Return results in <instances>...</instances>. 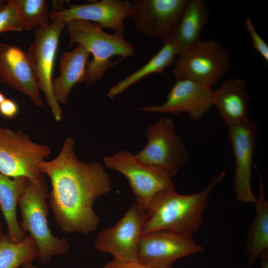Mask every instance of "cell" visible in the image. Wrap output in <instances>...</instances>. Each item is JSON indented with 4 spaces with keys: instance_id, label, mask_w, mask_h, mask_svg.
Returning a JSON list of instances; mask_svg holds the SVG:
<instances>
[{
    "instance_id": "cell-1",
    "label": "cell",
    "mask_w": 268,
    "mask_h": 268,
    "mask_svg": "<svg viewBox=\"0 0 268 268\" xmlns=\"http://www.w3.org/2000/svg\"><path fill=\"white\" fill-rule=\"evenodd\" d=\"M74 145V139L67 138L59 155L42 161L40 167L51 180L49 204L61 229L66 233L88 235L96 229L100 221L93 204L111 191V181L100 162L78 160Z\"/></svg>"
},
{
    "instance_id": "cell-2",
    "label": "cell",
    "mask_w": 268,
    "mask_h": 268,
    "mask_svg": "<svg viewBox=\"0 0 268 268\" xmlns=\"http://www.w3.org/2000/svg\"><path fill=\"white\" fill-rule=\"evenodd\" d=\"M225 176L221 171L215 175L201 191L180 195L176 191L160 197L146 211L142 233L164 230L192 235L203 223V213L209 196Z\"/></svg>"
},
{
    "instance_id": "cell-3",
    "label": "cell",
    "mask_w": 268,
    "mask_h": 268,
    "mask_svg": "<svg viewBox=\"0 0 268 268\" xmlns=\"http://www.w3.org/2000/svg\"><path fill=\"white\" fill-rule=\"evenodd\" d=\"M48 190L43 174L34 180L27 179L18 204L22 217L20 227L30 233L38 250L37 259L44 264L50 263L54 256L67 254L70 249L66 238L54 236L50 229Z\"/></svg>"
},
{
    "instance_id": "cell-4",
    "label": "cell",
    "mask_w": 268,
    "mask_h": 268,
    "mask_svg": "<svg viewBox=\"0 0 268 268\" xmlns=\"http://www.w3.org/2000/svg\"><path fill=\"white\" fill-rule=\"evenodd\" d=\"M65 26L69 38L68 47L78 43L93 56L86 64L85 81L88 87L99 81L117 63L110 59L112 57L118 56L122 60L135 54L133 45L124 35L107 33L93 22L72 20L67 22Z\"/></svg>"
},
{
    "instance_id": "cell-5",
    "label": "cell",
    "mask_w": 268,
    "mask_h": 268,
    "mask_svg": "<svg viewBox=\"0 0 268 268\" xmlns=\"http://www.w3.org/2000/svg\"><path fill=\"white\" fill-rule=\"evenodd\" d=\"M145 134L147 144L136 154L144 164L172 178L189 161L190 154L171 119L160 118L148 127Z\"/></svg>"
},
{
    "instance_id": "cell-6",
    "label": "cell",
    "mask_w": 268,
    "mask_h": 268,
    "mask_svg": "<svg viewBox=\"0 0 268 268\" xmlns=\"http://www.w3.org/2000/svg\"><path fill=\"white\" fill-rule=\"evenodd\" d=\"M105 166L124 175L129 180L136 203L147 211L163 195L175 190L172 178L149 167L136 154L121 151L103 158Z\"/></svg>"
},
{
    "instance_id": "cell-7",
    "label": "cell",
    "mask_w": 268,
    "mask_h": 268,
    "mask_svg": "<svg viewBox=\"0 0 268 268\" xmlns=\"http://www.w3.org/2000/svg\"><path fill=\"white\" fill-rule=\"evenodd\" d=\"M49 146L33 142L19 131L0 128V173L31 180L42 173L40 164L51 154Z\"/></svg>"
},
{
    "instance_id": "cell-8",
    "label": "cell",
    "mask_w": 268,
    "mask_h": 268,
    "mask_svg": "<svg viewBox=\"0 0 268 268\" xmlns=\"http://www.w3.org/2000/svg\"><path fill=\"white\" fill-rule=\"evenodd\" d=\"M229 55L215 40H201L175 61L172 74L177 80L189 79L210 86L229 67Z\"/></svg>"
},
{
    "instance_id": "cell-9",
    "label": "cell",
    "mask_w": 268,
    "mask_h": 268,
    "mask_svg": "<svg viewBox=\"0 0 268 268\" xmlns=\"http://www.w3.org/2000/svg\"><path fill=\"white\" fill-rule=\"evenodd\" d=\"M65 27V23L54 21L46 27L35 28L33 40L27 52L39 88L57 121L61 120L63 112L54 95L52 77L60 38Z\"/></svg>"
},
{
    "instance_id": "cell-10",
    "label": "cell",
    "mask_w": 268,
    "mask_h": 268,
    "mask_svg": "<svg viewBox=\"0 0 268 268\" xmlns=\"http://www.w3.org/2000/svg\"><path fill=\"white\" fill-rule=\"evenodd\" d=\"M146 211L136 203L113 226L99 232L95 242V249L112 254L122 262H137L140 237Z\"/></svg>"
},
{
    "instance_id": "cell-11",
    "label": "cell",
    "mask_w": 268,
    "mask_h": 268,
    "mask_svg": "<svg viewBox=\"0 0 268 268\" xmlns=\"http://www.w3.org/2000/svg\"><path fill=\"white\" fill-rule=\"evenodd\" d=\"M192 235L155 230L142 233L138 261L157 268H170L178 260L203 251Z\"/></svg>"
},
{
    "instance_id": "cell-12",
    "label": "cell",
    "mask_w": 268,
    "mask_h": 268,
    "mask_svg": "<svg viewBox=\"0 0 268 268\" xmlns=\"http://www.w3.org/2000/svg\"><path fill=\"white\" fill-rule=\"evenodd\" d=\"M228 128V136L235 158L233 178L236 199L243 203L255 204L257 198L251 189L253 157L260 132L257 123L249 118L246 121Z\"/></svg>"
},
{
    "instance_id": "cell-13",
    "label": "cell",
    "mask_w": 268,
    "mask_h": 268,
    "mask_svg": "<svg viewBox=\"0 0 268 268\" xmlns=\"http://www.w3.org/2000/svg\"><path fill=\"white\" fill-rule=\"evenodd\" d=\"M189 0H133L131 15L136 29L146 36L167 40Z\"/></svg>"
},
{
    "instance_id": "cell-14",
    "label": "cell",
    "mask_w": 268,
    "mask_h": 268,
    "mask_svg": "<svg viewBox=\"0 0 268 268\" xmlns=\"http://www.w3.org/2000/svg\"><path fill=\"white\" fill-rule=\"evenodd\" d=\"M213 91L211 87L189 80H177L161 105H148L140 110L153 113L172 115L184 112L193 121L201 119L212 105Z\"/></svg>"
},
{
    "instance_id": "cell-15",
    "label": "cell",
    "mask_w": 268,
    "mask_h": 268,
    "mask_svg": "<svg viewBox=\"0 0 268 268\" xmlns=\"http://www.w3.org/2000/svg\"><path fill=\"white\" fill-rule=\"evenodd\" d=\"M131 2L121 0H101L85 4H71L61 10L51 11L52 22L66 23L72 20L95 22L100 28H110L115 33L123 35L125 19L131 15Z\"/></svg>"
},
{
    "instance_id": "cell-16",
    "label": "cell",
    "mask_w": 268,
    "mask_h": 268,
    "mask_svg": "<svg viewBox=\"0 0 268 268\" xmlns=\"http://www.w3.org/2000/svg\"><path fill=\"white\" fill-rule=\"evenodd\" d=\"M0 81L43 105L39 86L27 52L18 46L0 43Z\"/></svg>"
},
{
    "instance_id": "cell-17",
    "label": "cell",
    "mask_w": 268,
    "mask_h": 268,
    "mask_svg": "<svg viewBox=\"0 0 268 268\" xmlns=\"http://www.w3.org/2000/svg\"><path fill=\"white\" fill-rule=\"evenodd\" d=\"M249 100L246 81L229 78L213 91L212 105L229 128L248 120Z\"/></svg>"
},
{
    "instance_id": "cell-18",
    "label": "cell",
    "mask_w": 268,
    "mask_h": 268,
    "mask_svg": "<svg viewBox=\"0 0 268 268\" xmlns=\"http://www.w3.org/2000/svg\"><path fill=\"white\" fill-rule=\"evenodd\" d=\"M209 17L203 0H189L176 28L163 42L172 43L179 55L187 52L201 41V33L206 26Z\"/></svg>"
},
{
    "instance_id": "cell-19",
    "label": "cell",
    "mask_w": 268,
    "mask_h": 268,
    "mask_svg": "<svg viewBox=\"0 0 268 268\" xmlns=\"http://www.w3.org/2000/svg\"><path fill=\"white\" fill-rule=\"evenodd\" d=\"M90 53L78 44L70 51L65 52L59 61L60 75L53 81L54 96L59 104L67 103L72 87L85 81L86 64Z\"/></svg>"
},
{
    "instance_id": "cell-20",
    "label": "cell",
    "mask_w": 268,
    "mask_h": 268,
    "mask_svg": "<svg viewBox=\"0 0 268 268\" xmlns=\"http://www.w3.org/2000/svg\"><path fill=\"white\" fill-rule=\"evenodd\" d=\"M265 189L260 173L259 198L254 204L255 215L248 229L245 248L249 268L253 267L257 259L268 254V202L265 197Z\"/></svg>"
},
{
    "instance_id": "cell-21",
    "label": "cell",
    "mask_w": 268,
    "mask_h": 268,
    "mask_svg": "<svg viewBox=\"0 0 268 268\" xmlns=\"http://www.w3.org/2000/svg\"><path fill=\"white\" fill-rule=\"evenodd\" d=\"M27 178L19 176L11 179L0 173V209L7 226V235L14 243H20L28 236L18 224L16 207Z\"/></svg>"
},
{
    "instance_id": "cell-22",
    "label": "cell",
    "mask_w": 268,
    "mask_h": 268,
    "mask_svg": "<svg viewBox=\"0 0 268 268\" xmlns=\"http://www.w3.org/2000/svg\"><path fill=\"white\" fill-rule=\"evenodd\" d=\"M178 55L174 45L164 42V46L145 65L112 86L107 93L113 98L144 77L154 73H161L165 68L172 66Z\"/></svg>"
},
{
    "instance_id": "cell-23",
    "label": "cell",
    "mask_w": 268,
    "mask_h": 268,
    "mask_svg": "<svg viewBox=\"0 0 268 268\" xmlns=\"http://www.w3.org/2000/svg\"><path fill=\"white\" fill-rule=\"evenodd\" d=\"M38 257V250L32 237L28 235L20 243H14L7 234H0V268H17L32 263Z\"/></svg>"
},
{
    "instance_id": "cell-24",
    "label": "cell",
    "mask_w": 268,
    "mask_h": 268,
    "mask_svg": "<svg viewBox=\"0 0 268 268\" xmlns=\"http://www.w3.org/2000/svg\"><path fill=\"white\" fill-rule=\"evenodd\" d=\"M19 7L24 30L47 26L49 22L47 1L45 0H15Z\"/></svg>"
},
{
    "instance_id": "cell-25",
    "label": "cell",
    "mask_w": 268,
    "mask_h": 268,
    "mask_svg": "<svg viewBox=\"0 0 268 268\" xmlns=\"http://www.w3.org/2000/svg\"><path fill=\"white\" fill-rule=\"evenodd\" d=\"M0 8V33L24 30L19 7L15 0H8Z\"/></svg>"
},
{
    "instance_id": "cell-26",
    "label": "cell",
    "mask_w": 268,
    "mask_h": 268,
    "mask_svg": "<svg viewBox=\"0 0 268 268\" xmlns=\"http://www.w3.org/2000/svg\"><path fill=\"white\" fill-rule=\"evenodd\" d=\"M247 30L252 41L254 49L262 57L268 62V45L257 32L252 19L248 17L245 21Z\"/></svg>"
},
{
    "instance_id": "cell-27",
    "label": "cell",
    "mask_w": 268,
    "mask_h": 268,
    "mask_svg": "<svg viewBox=\"0 0 268 268\" xmlns=\"http://www.w3.org/2000/svg\"><path fill=\"white\" fill-rule=\"evenodd\" d=\"M19 112L17 103L10 99H5L0 104V114L4 117L11 118L15 117Z\"/></svg>"
},
{
    "instance_id": "cell-28",
    "label": "cell",
    "mask_w": 268,
    "mask_h": 268,
    "mask_svg": "<svg viewBox=\"0 0 268 268\" xmlns=\"http://www.w3.org/2000/svg\"><path fill=\"white\" fill-rule=\"evenodd\" d=\"M103 268H157L153 267L138 261L122 262L113 259L107 263Z\"/></svg>"
},
{
    "instance_id": "cell-29",
    "label": "cell",
    "mask_w": 268,
    "mask_h": 268,
    "mask_svg": "<svg viewBox=\"0 0 268 268\" xmlns=\"http://www.w3.org/2000/svg\"><path fill=\"white\" fill-rule=\"evenodd\" d=\"M260 259L261 261V268H268V254L262 256Z\"/></svg>"
},
{
    "instance_id": "cell-30",
    "label": "cell",
    "mask_w": 268,
    "mask_h": 268,
    "mask_svg": "<svg viewBox=\"0 0 268 268\" xmlns=\"http://www.w3.org/2000/svg\"><path fill=\"white\" fill-rule=\"evenodd\" d=\"M21 268H39L34 265L32 263L24 264L22 266Z\"/></svg>"
},
{
    "instance_id": "cell-31",
    "label": "cell",
    "mask_w": 268,
    "mask_h": 268,
    "mask_svg": "<svg viewBox=\"0 0 268 268\" xmlns=\"http://www.w3.org/2000/svg\"><path fill=\"white\" fill-rule=\"evenodd\" d=\"M5 99L4 95L0 92V104Z\"/></svg>"
},
{
    "instance_id": "cell-32",
    "label": "cell",
    "mask_w": 268,
    "mask_h": 268,
    "mask_svg": "<svg viewBox=\"0 0 268 268\" xmlns=\"http://www.w3.org/2000/svg\"><path fill=\"white\" fill-rule=\"evenodd\" d=\"M5 1L4 0H0V8L4 4Z\"/></svg>"
},
{
    "instance_id": "cell-33",
    "label": "cell",
    "mask_w": 268,
    "mask_h": 268,
    "mask_svg": "<svg viewBox=\"0 0 268 268\" xmlns=\"http://www.w3.org/2000/svg\"><path fill=\"white\" fill-rule=\"evenodd\" d=\"M2 224L1 222L0 221V234L2 232Z\"/></svg>"
}]
</instances>
